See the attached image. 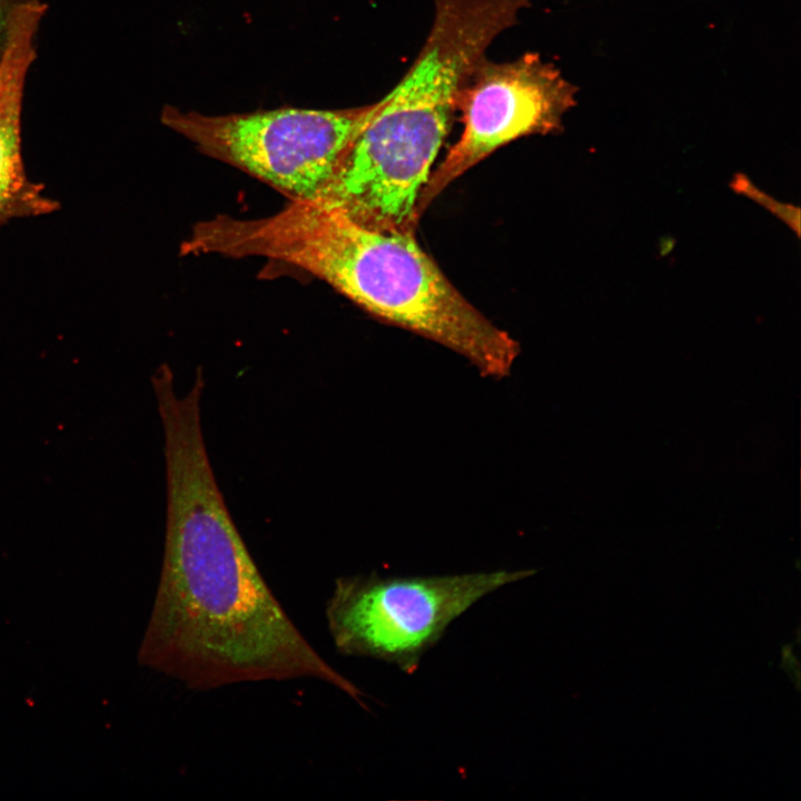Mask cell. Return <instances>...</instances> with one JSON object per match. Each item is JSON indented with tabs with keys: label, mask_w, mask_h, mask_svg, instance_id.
Listing matches in <instances>:
<instances>
[{
	"label": "cell",
	"mask_w": 801,
	"mask_h": 801,
	"mask_svg": "<svg viewBox=\"0 0 801 801\" xmlns=\"http://www.w3.org/2000/svg\"><path fill=\"white\" fill-rule=\"evenodd\" d=\"M167 522L159 584L140 664L197 691L315 679L364 705L289 619L256 566L221 495L200 424V397L169 394Z\"/></svg>",
	"instance_id": "1"
},
{
	"label": "cell",
	"mask_w": 801,
	"mask_h": 801,
	"mask_svg": "<svg viewBox=\"0 0 801 801\" xmlns=\"http://www.w3.org/2000/svg\"><path fill=\"white\" fill-rule=\"evenodd\" d=\"M221 243L230 258L304 269L367 313L457 353L482 376H508L520 355V344L463 296L414 234L367 228L319 202L289 200L266 217H230Z\"/></svg>",
	"instance_id": "2"
},
{
	"label": "cell",
	"mask_w": 801,
	"mask_h": 801,
	"mask_svg": "<svg viewBox=\"0 0 801 801\" xmlns=\"http://www.w3.org/2000/svg\"><path fill=\"white\" fill-rule=\"evenodd\" d=\"M434 18L414 63L353 141L347 167L372 195L415 199L457 111L458 95L494 39L531 0H433Z\"/></svg>",
	"instance_id": "3"
},
{
	"label": "cell",
	"mask_w": 801,
	"mask_h": 801,
	"mask_svg": "<svg viewBox=\"0 0 801 801\" xmlns=\"http://www.w3.org/2000/svg\"><path fill=\"white\" fill-rule=\"evenodd\" d=\"M375 109L376 102L330 110L285 107L205 115L166 106L160 119L199 151L289 200L317 201Z\"/></svg>",
	"instance_id": "4"
},
{
	"label": "cell",
	"mask_w": 801,
	"mask_h": 801,
	"mask_svg": "<svg viewBox=\"0 0 801 801\" xmlns=\"http://www.w3.org/2000/svg\"><path fill=\"white\" fill-rule=\"evenodd\" d=\"M535 570L433 576L339 577L325 616L336 650L412 673L447 627L476 602Z\"/></svg>",
	"instance_id": "5"
},
{
	"label": "cell",
	"mask_w": 801,
	"mask_h": 801,
	"mask_svg": "<svg viewBox=\"0 0 801 801\" xmlns=\"http://www.w3.org/2000/svg\"><path fill=\"white\" fill-rule=\"evenodd\" d=\"M575 93L561 71L536 52L506 62L481 59L458 95L463 131L431 172L418 197V216L451 182L501 147L558 132L564 115L576 105Z\"/></svg>",
	"instance_id": "6"
},
{
	"label": "cell",
	"mask_w": 801,
	"mask_h": 801,
	"mask_svg": "<svg viewBox=\"0 0 801 801\" xmlns=\"http://www.w3.org/2000/svg\"><path fill=\"white\" fill-rule=\"evenodd\" d=\"M46 7L39 0L19 4L0 57V227L11 219L56 211L59 202L29 179L21 152V112L28 71Z\"/></svg>",
	"instance_id": "7"
},
{
	"label": "cell",
	"mask_w": 801,
	"mask_h": 801,
	"mask_svg": "<svg viewBox=\"0 0 801 801\" xmlns=\"http://www.w3.org/2000/svg\"><path fill=\"white\" fill-rule=\"evenodd\" d=\"M731 189L748 197L755 204L765 208L782 222H784L798 237L800 236V208L791 204L778 201L770 195L756 187L743 174H736L730 182Z\"/></svg>",
	"instance_id": "8"
},
{
	"label": "cell",
	"mask_w": 801,
	"mask_h": 801,
	"mask_svg": "<svg viewBox=\"0 0 801 801\" xmlns=\"http://www.w3.org/2000/svg\"><path fill=\"white\" fill-rule=\"evenodd\" d=\"M20 2L21 0H0V57L6 48Z\"/></svg>",
	"instance_id": "9"
}]
</instances>
